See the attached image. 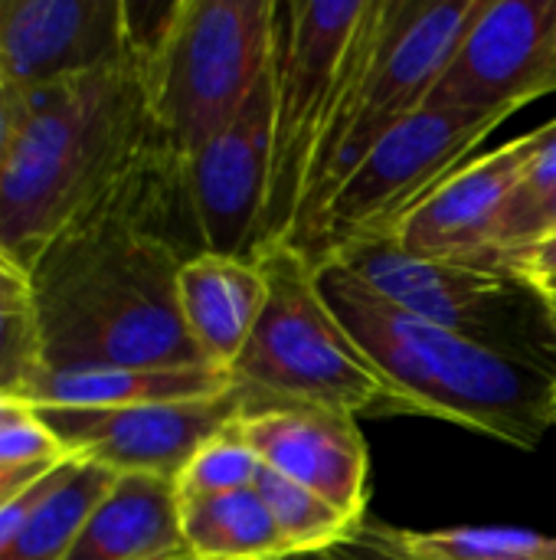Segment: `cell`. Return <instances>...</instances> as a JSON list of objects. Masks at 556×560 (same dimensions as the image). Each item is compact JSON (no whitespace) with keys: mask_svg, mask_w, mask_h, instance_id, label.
<instances>
[{"mask_svg":"<svg viewBox=\"0 0 556 560\" xmlns=\"http://www.w3.org/2000/svg\"><path fill=\"white\" fill-rule=\"evenodd\" d=\"M239 427L259 463L324 502L357 525H367L370 453L351 413L311 404H246Z\"/></svg>","mask_w":556,"mask_h":560,"instance_id":"9a60e30c","label":"cell"},{"mask_svg":"<svg viewBox=\"0 0 556 560\" xmlns=\"http://www.w3.org/2000/svg\"><path fill=\"white\" fill-rule=\"evenodd\" d=\"M377 558H380V555H377ZM387 560H390V558H387Z\"/></svg>","mask_w":556,"mask_h":560,"instance_id":"e575fe53","label":"cell"},{"mask_svg":"<svg viewBox=\"0 0 556 560\" xmlns=\"http://www.w3.org/2000/svg\"><path fill=\"white\" fill-rule=\"evenodd\" d=\"M62 463V459H59ZM56 463H39V466H26V469H0V505H7L13 495H20L26 486H33L39 476H46Z\"/></svg>","mask_w":556,"mask_h":560,"instance_id":"4316f807","label":"cell"},{"mask_svg":"<svg viewBox=\"0 0 556 560\" xmlns=\"http://www.w3.org/2000/svg\"><path fill=\"white\" fill-rule=\"evenodd\" d=\"M485 0H367L347 49L338 108L315 158L311 184L288 243H298L344 177L436 89Z\"/></svg>","mask_w":556,"mask_h":560,"instance_id":"5b68a950","label":"cell"},{"mask_svg":"<svg viewBox=\"0 0 556 560\" xmlns=\"http://www.w3.org/2000/svg\"><path fill=\"white\" fill-rule=\"evenodd\" d=\"M501 262L518 269V272H524V276H531V279H537L544 285L547 279L556 276V236H547L541 243H531L524 249H514V253L501 256Z\"/></svg>","mask_w":556,"mask_h":560,"instance_id":"484cf974","label":"cell"},{"mask_svg":"<svg viewBox=\"0 0 556 560\" xmlns=\"http://www.w3.org/2000/svg\"><path fill=\"white\" fill-rule=\"evenodd\" d=\"M180 525L197 560H288L272 512L256 489L180 499Z\"/></svg>","mask_w":556,"mask_h":560,"instance_id":"ffe728a7","label":"cell"},{"mask_svg":"<svg viewBox=\"0 0 556 560\" xmlns=\"http://www.w3.org/2000/svg\"><path fill=\"white\" fill-rule=\"evenodd\" d=\"M551 299H554V312H556V295H551Z\"/></svg>","mask_w":556,"mask_h":560,"instance_id":"1f68e13d","label":"cell"},{"mask_svg":"<svg viewBox=\"0 0 556 560\" xmlns=\"http://www.w3.org/2000/svg\"><path fill=\"white\" fill-rule=\"evenodd\" d=\"M115 479H118V472H111V469H105V466H98L92 459L66 456L49 472V482H46L43 495L29 509L26 522L20 525V532L13 538V545L7 548V555L0 560L66 558L75 535L82 532L85 518L105 499V492L111 489Z\"/></svg>","mask_w":556,"mask_h":560,"instance_id":"d6986e66","label":"cell"},{"mask_svg":"<svg viewBox=\"0 0 556 560\" xmlns=\"http://www.w3.org/2000/svg\"><path fill=\"white\" fill-rule=\"evenodd\" d=\"M20 98L23 95L0 72V161L7 154V144L13 138V128H16V118H20Z\"/></svg>","mask_w":556,"mask_h":560,"instance_id":"83f0119b","label":"cell"},{"mask_svg":"<svg viewBox=\"0 0 556 560\" xmlns=\"http://www.w3.org/2000/svg\"><path fill=\"white\" fill-rule=\"evenodd\" d=\"M544 289H547L551 295H556V276H554V279H547V282H544Z\"/></svg>","mask_w":556,"mask_h":560,"instance_id":"4dcf8cb0","label":"cell"},{"mask_svg":"<svg viewBox=\"0 0 556 560\" xmlns=\"http://www.w3.org/2000/svg\"><path fill=\"white\" fill-rule=\"evenodd\" d=\"M16 404H20V400H7V397H0V417H3V413H10Z\"/></svg>","mask_w":556,"mask_h":560,"instance_id":"f546056e","label":"cell"},{"mask_svg":"<svg viewBox=\"0 0 556 560\" xmlns=\"http://www.w3.org/2000/svg\"><path fill=\"white\" fill-rule=\"evenodd\" d=\"M265 292V272L252 259L193 253L180 262V315L210 368L229 371L236 364L262 315Z\"/></svg>","mask_w":556,"mask_h":560,"instance_id":"e0dca14e","label":"cell"},{"mask_svg":"<svg viewBox=\"0 0 556 560\" xmlns=\"http://www.w3.org/2000/svg\"><path fill=\"white\" fill-rule=\"evenodd\" d=\"M367 0L275 3V115L272 167L256 259L288 243L301 213L315 158L338 108L347 49Z\"/></svg>","mask_w":556,"mask_h":560,"instance_id":"ba28073f","label":"cell"},{"mask_svg":"<svg viewBox=\"0 0 556 560\" xmlns=\"http://www.w3.org/2000/svg\"><path fill=\"white\" fill-rule=\"evenodd\" d=\"M233 374L220 368H82V371H46L26 407H138V404H180L203 400L233 390Z\"/></svg>","mask_w":556,"mask_h":560,"instance_id":"ac0fdd59","label":"cell"},{"mask_svg":"<svg viewBox=\"0 0 556 560\" xmlns=\"http://www.w3.org/2000/svg\"><path fill=\"white\" fill-rule=\"evenodd\" d=\"M265 272L262 315L229 368L246 404H311L341 413H393L374 364L318 292V266L292 243L256 259Z\"/></svg>","mask_w":556,"mask_h":560,"instance_id":"8992f818","label":"cell"},{"mask_svg":"<svg viewBox=\"0 0 556 560\" xmlns=\"http://www.w3.org/2000/svg\"><path fill=\"white\" fill-rule=\"evenodd\" d=\"M354 545L390 560H556V538L528 528L400 532L367 522Z\"/></svg>","mask_w":556,"mask_h":560,"instance_id":"44dd1931","label":"cell"},{"mask_svg":"<svg viewBox=\"0 0 556 560\" xmlns=\"http://www.w3.org/2000/svg\"><path fill=\"white\" fill-rule=\"evenodd\" d=\"M49 430L66 456L92 459L118 476H161L174 479L193 453L220 430L246 413L239 387L180 404H138V407H29Z\"/></svg>","mask_w":556,"mask_h":560,"instance_id":"8fae6325","label":"cell"},{"mask_svg":"<svg viewBox=\"0 0 556 560\" xmlns=\"http://www.w3.org/2000/svg\"><path fill=\"white\" fill-rule=\"evenodd\" d=\"M46 374L29 272L0 253V397L26 404Z\"/></svg>","mask_w":556,"mask_h":560,"instance_id":"7402d4cb","label":"cell"},{"mask_svg":"<svg viewBox=\"0 0 556 560\" xmlns=\"http://www.w3.org/2000/svg\"><path fill=\"white\" fill-rule=\"evenodd\" d=\"M288 560H377L367 548L354 551V545H341V548H328V551H315V555H295Z\"/></svg>","mask_w":556,"mask_h":560,"instance_id":"f1b7e54d","label":"cell"},{"mask_svg":"<svg viewBox=\"0 0 556 560\" xmlns=\"http://www.w3.org/2000/svg\"><path fill=\"white\" fill-rule=\"evenodd\" d=\"M256 492L262 495L265 509L272 512L279 535H282L292 558L354 545L357 535L364 532V525L341 515L331 502H324L311 489H305V486H298V482H292V479L265 469V466L256 479Z\"/></svg>","mask_w":556,"mask_h":560,"instance_id":"603a6c76","label":"cell"},{"mask_svg":"<svg viewBox=\"0 0 556 560\" xmlns=\"http://www.w3.org/2000/svg\"><path fill=\"white\" fill-rule=\"evenodd\" d=\"M331 259L380 299L495 354L556 374L554 299L537 279L505 262L406 256L387 233L360 236Z\"/></svg>","mask_w":556,"mask_h":560,"instance_id":"52a82bcc","label":"cell"},{"mask_svg":"<svg viewBox=\"0 0 556 560\" xmlns=\"http://www.w3.org/2000/svg\"><path fill=\"white\" fill-rule=\"evenodd\" d=\"M128 3V43L154 125L184 164L226 131L275 59V0Z\"/></svg>","mask_w":556,"mask_h":560,"instance_id":"277c9868","label":"cell"},{"mask_svg":"<svg viewBox=\"0 0 556 560\" xmlns=\"http://www.w3.org/2000/svg\"><path fill=\"white\" fill-rule=\"evenodd\" d=\"M370 555H374V551H370ZM374 558H377V555H374ZM377 560H387V558H377Z\"/></svg>","mask_w":556,"mask_h":560,"instance_id":"d6a6232c","label":"cell"},{"mask_svg":"<svg viewBox=\"0 0 556 560\" xmlns=\"http://www.w3.org/2000/svg\"><path fill=\"white\" fill-rule=\"evenodd\" d=\"M193 558L180 525L174 479L118 476L92 509L62 560H184Z\"/></svg>","mask_w":556,"mask_h":560,"instance_id":"2e32d148","label":"cell"},{"mask_svg":"<svg viewBox=\"0 0 556 560\" xmlns=\"http://www.w3.org/2000/svg\"><path fill=\"white\" fill-rule=\"evenodd\" d=\"M174 197L187 200L184 164L164 148L33 262L46 371L210 368L177 302L187 256L164 226Z\"/></svg>","mask_w":556,"mask_h":560,"instance_id":"6da1fadb","label":"cell"},{"mask_svg":"<svg viewBox=\"0 0 556 560\" xmlns=\"http://www.w3.org/2000/svg\"><path fill=\"white\" fill-rule=\"evenodd\" d=\"M164 148L134 56L23 92L0 161V253L29 272L69 223Z\"/></svg>","mask_w":556,"mask_h":560,"instance_id":"7a4b0ae2","label":"cell"},{"mask_svg":"<svg viewBox=\"0 0 556 560\" xmlns=\"http://www.w3.org/2000/svg\"><path fill=\"white\" fill-rule=\"evenodd\" d=\"M184 560H197V558H184Z\"/></svg>","mask_w":556,"mask_h":560,"instance_id":"836d02e7","label":"cell"},{"mask_svg":"<svg viewBox=\"0 0 556 560\" xmlns=\"http://www.w3.org/2000/svg\"><path fill=\"white\" fill-rule=\"evenodd\" d=\"M59 459H66V453L26 404H16L0 417V469H26Z\"/></svg>","mask_w":556,"mask_h":560,"instance_id":"d4e9b609","label":"cell"},{"mask_svg":"<svg viewBox=\"0 0 556 560\" xmlns=\"http://www.w3.org/2000/svg\"><path fill=\"white\" fill-rule=\"evenodd\" d=\"M318 292L374 364L393 413H426L534 453L556 427V374L495 354L367 289L338 259Z\"/></svg>","mask_w":556,"mask_h":560,"instance_id":"3957f363","label":"cell"},{"mask_svg":"<svg viewBox=\"0 0 556 560\" xmlns=\"http://www.w3.org/2000/svg\"><path fill=\"white\" fill-rule=\"evenodd\" d=\"M554 420H556V417H554Z\"/></svg>","mask_w":556,"mask_h":560,"instance_id":"d590c367","label":"cell"},{"mask_svg":"<svg viewBox=\"0 0 556 560\" xmlns=\"http://www.w3.org/2000/svg\"><path fill=\"white\" fill-rule=\"evenodd\" d=\"M259 472H262V463L236 420L193 453V459L177 476V495L180 499H210V495L256 489Z\"/></svg>","mask_w":556,"mask_h":560,"instance_id":"cb8c5ba5","label":"cell"},{"mask_svg":"<svg viewBox=\"0 0 556 560\" xmlns=\"http://www.w3.org/2000/svg\"><path fill=\"white\" fill-rule=\"evenodd\" d=\"M508 115H472L419 108L387 131L370 154L331 194L311 230L292 243L315 266L338 256L360 236L390 233L429 190L465 164Z\"/></svg>","mask_w":556,"mask_h":560,"instance_id":"9c48e42d","label":"cell"},{"mask_svg":"<svg viewBox=\"0 0 556 560\" xmlns=\"http://www.w3.org/2000/svg\"><path fill=\"white\" fill-rule=\"evenodd\" d=\"M556 92V0H485L426 108L514 115Z\"/></svg>","mask_w":556,"mask_h":560,"instance_id":"30bf717a","label":"cell"},{"mask_svg":"<svg viewBox=\"0 0 556 560\" xmlns=\"http://www.w3.org/2000/svg\"><path fill=\"white\" fill-rule=\"evenodd\" d=\"M275 115V59L236 121L184 161L200 253L252 259L259 253Z\"/></svg>","mask_w":556,"mask_h":560,"instance_id":"7c38bea8","label":"cell"},{"mask_svg":"<svg viewBox=\"0 0 556 560\" xmlns=\"http://www.w3.org/2000/svg\"><path fill=\"white\" fill-rule=\"evenodd\" d=\"M556 141V118L475 158L429 190L387 236L419 259H492L495 226L521 187L528 167Z\"/></svg>","mask_w":556,"mask_h":560,"instance_id":"4fadbf2b","label":"cell"},{"mask_svg":"<svg viewBox=\"0 0 556 560\" xmlns=\"http://www.w3.org/2000/svg\"><path fill=\"white\" fill-rule=\"evenodd\" d=\"M128 59V0H0V72L20 95Z\"/></svg>","mask_w":556,"mask_h":560,"instance_id":"5bb4252c","label":"cell"}]
</instances>
